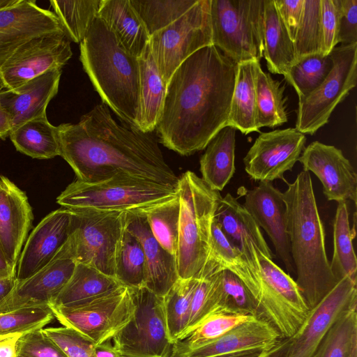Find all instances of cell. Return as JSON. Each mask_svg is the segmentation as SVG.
Wrapping results in <instances>:
<instances>
[{
    "label": "cell",
    "mask_w": 357,
    "mask_h": 357,
    "mask_svg": "<svg viewBox=\"0 0 357 357\" xmlns=\"http://www.w3.org/2000/svg\"><path fill=\"white\" fill-rule=\"evenodd\" d=\"M237 63L215 45L186 59L167 84L155 130L160 142L182 155L204 149L227 126Z\"/></svg>",
    "instance_id": "6da1fadb"
},
{
    "label": "cell",
    "mask_w": 357,
    "mask_h": 357,
    "mask_svg": "<svg viewBox=\"0 0 357 357\" xmlns=\"http://www.w3.org/2000/svg\"><path fill=\"white\" fill-rule=\"evenodd\" d=\"M57 130L60 156L79 181L94 183L127 174L177 188L178 178L151 132L117 123L103 103L77 123H62Z\"/></svg>",
    "instance_id": "7a4b0ae2"
},
{
    "label": "cell",
    "mask_w": 357,
    "mask_h": 357,
    "mask_svg": "<svg viewBox=\"0 0 357 357\" xmlns=\"http://www.w3.org/2000/svg\"><path fill=\"white\" fill-rule=\"evenodd\" d=\"M283 192L287 234L297 283L310 310L338 282L325 248V231L309 172L302 171Z\"/></svg>",
    "instance_id": "3957f363"
},
{
    "label": "cell",
    "mask_w": 357,
    "mask_h": 357,
    "mask_svg": "<svg viewBox=\"0 0 357 357\" xmlns=\"http://www.w3.org/2000/svg\"><path fill=\"white\" fill-rule=\"evenodd\" d=\"M79 59L102 103L123 123L139 129V70L138 58L126 52L99 17L79 43Z\"/></svg>",
    "instance_id": "277c9868"
},
{
    "label": "cell",
    "mask_w": 357,
    "mask_h": 357,
    "mask_svg": "<svg viewBox=\"0 0 357 357\" xmlns=\"http://www.w3.org/2000/svg\"><path fill=\"white\" fill-rule=\"evenodd\" d=\"M179 220L176 254L179 279H199L210 250L211 225L222 196L192 172L178 178Z\"/></svg>",
    "instance_id": "5b68a950"
},
{
    "label": "cell",
    "mask_w": 357,
    "mask_h": 357,
    "mask_svg": "<svg viewBox=\"0 0 357 357\" xmlns=\"http://www.w3.org/2000/svg\"><path fill=\"white\" fill-rule=\"evenodd\" d=\"M238 248L259 279L254 301L259 317L268 321L282 337L290 338L310 311L297 283L258 250L252 240H243Z\"/></svg>",
    "instance_id": "8992f818"
},
{
    "label": "cell",
    "mask_w": 357,
    "mask_h": 357,
    "mask_svg": "<svg viewBox=\"0 0 357 357\" xmlns=\"http://www.w3.org/2000/svg\"><path fill=\"white\" fill-rule=\"evenodd\" d=\"M177 193V188L117 174L94 183L77 179L58 196L56 202L70 210L132 211L168 199Z\"/></svg>",
    "instance_id": "52a82bcc"
},
{
    "label": "cell",
    "mask_w": 357,
    "mask_h": 357,
    "mask_svg": "<svg viewBox=\"0 0 357 357\" xmlns=\"http://www.w3.org/2000/svg\"><path fill=\"white\" fill-rule=\"evenodd\" d=\"M264 0H211L212 44L236 63L264 52Z\"/></svg>",
    "instance_id": "ba28073f"
},
{
    "label": "cell",
    "mask_w": 357,
    "mask_h": 357,
    "mask_svg": "<svg viewBox=\"0 0 357 357\" xmlns=\"http://www.w3.org/2000/svg\"><path fill=\"white\" fill-rule=\"evenodd\" d=\"M77 263L114 278L127 226V211L71 210Z\"/></svg>",
    "instance_id": "9c48e42d"
},
{
    "label": "cell",
    "mask_w": 357,
    "mask_h": 357,
    "mask_svg": "<svg viewBox=\"0 0 357 357\" xmlns=\"http://www.w3.org/2000/svg\"><path fill=\"white\" fill-rule=\"evenodd\" d=\"M210 3L211 0H198L178 19L150 36L151 52L167 84L186 59L213 45Z\"/></svg>",
    "instance_id": "30bf717a"
},
{
    "label": "cell",
    "mask_w": 357,
    "mask_h": 357,
    "mask_svg": "<svg viewBox=\"0 0 357 357\" xmlns=\"http://www.w3.org/2000/svg\"><path fill=\"white\" fill-rule=\"evenodd\" d=\"M130 289L135 314L112 339L114 347L122 357H171L163 297L145 287Z\"/></svg>",
    "instance_id": "8fae6325"
},
{
    "label": "cell",
    "mask_w": 357,
    "mask_h": 357,
    "mask_svg": "<svg viewBox=\"0 0 357 357\" xmlns=\"http://www.w3.org/2000/svg\"><path fill=\"white\" fill-rule=\"evenodd\" d=\"M333 68L311 93L298 100L296 129L314 135L328 123L335 108L357 84V43L335 47L329 54Z\"/></svg>",
    "instance_id": "7c38bea8"
},
{
    "label": "cell",
    "mask_w": 357,
    "mask_h": 357,
    "mask_svg": "<svg viewBox=\"0 0 357 357\" xmlns=\"http://www.w3.org/2000/svg\"><path fill=\"white\" fill-rule=\"evenodd\" d=\"M50 307L63 326L76 331L96 345L112 340L135 311L130 289L125 286L77 307Z\"/></svg>",
    "instance_id": "4fadbf2b"
},
{
    "label": "cell",
    "mask_w": 357,
    "mask_h": 357,
    "mask_svg": "<svg viewBox=\"0 0 357 357\" xmlns=\"http://www.w3.org/2000/svg\"><path fill=\"white\" fill-rule=\"evenodd\" d=\"M65 32L31 39L20 46L0 66L1 89H10L53 69H62L72 56Z\"/></svg>",
    "instance_id": "5bb4252c"
},
{
    "label": "cell",
    "mask_w": 357,
    "mask_h": 357,
    "mask_svg": "<svg viewBox=\"0 0 357 357\" xmlns=\"http://www.w3.org/2000/svg\"><path fill=\"white\" fill-rule=\"evenodd\" d=\"M305 135L288 128L260 132L243 158L245 170L255 181L271 182L291 171L305 149Z\"/></svg>",
    "instance_id": "9a60e30c"
},
{
    "label": "cell",
    "mask_w": 357,
    "mask_h": 357,
    "mask_svg": "<svg viewBox=\"0 0 357 357\" xmlns=\"http://www.w3.org/2000/svg\"><path fill=\"white\" fill-rule=\"evenodd\" d=\"M357 282L347 276L309 313L289 339L286 357H314L327 332L337 317L357 307Z\"/></svg>",
    "instance_id": "2e32d148"
},
{
    "label": "cell",
    "mask_w": 357,
    "mask_h": 357,
    "mask_svg": "<svg viewBox=\"0 0 357 357\" xmlns=\"http://www.w3.org/2000/svg\"><path fill=\"white\" fill-rule=\"evenodd\" d=\"M77 264L71 234L54 257L30 278L17 282L0 312L38 305H48L65 287Z\"/></svg>",
    "instance_id": "e0dca14e"
},
{
    "label": "cell",
    "mask_w": 357,
    "mask_h": 357,
    "mask_svg": "<svg viewBox=\"0 0 357 357\" xmlns=\"http://www.w3.org/2000/svg\"><path fill=\"white\" fill-rule=\"evenodd\" d=\"M303 171L312 172L319 179L329 201H357V175L342 151L318 141L303 151L298 160Z\"/></svg>",
    "instance_id": "ac0fdd59"
},
{
    "label": "cell",
    "mask_w": 357,
    "mask_h": 357,
    "mask_svg": "<svg viewBox=\"0 0 357 357\" xmlns=\"http://www.w3.org/2000/svg\"><path fill=\"white\" fill-rule=\"evenodd\" d=\"M241 192L244 197L243 206L257 225L268 235L276 255L284 264L288 274L294 273L295 269L287 234V207L283 192L268 181H260L255 188H243Z\"/></svg>",
    "instance_id": "d6986e66"
},
{
    "label": "cell",
    "mask_w": 357,
    "mask_h": 357,
    "mask_svg": "<svg viewBox=\"0 0 357 357\" xmlns=\"http://www.w3.org/2000/svg\"><path fill=\"white\" fill-rule=\"evenodd\" d=\"M65 32L55 14L36 1L19 0L0 10V66L22 44L53 33ZM66 33V32H65Z\"/></svg>",
    "instance_id": "ffe728a7"
},
{
    "label": "cell",
    "mask_w": 357,
    "mask_h": 357,
    "mask_svg": "<svg viewBox=\"0 0 357 357\" xmlns=\"http://www.w3.org/2000/svg\"><path fill=\"white\" fill-rule=\"evenodd\" d=\"M72 211L56 209L45 216L29 236L15 270L17 282L46 266L68 239L72 229Z\"/></svg>",
    "instance_id": "44dd1931"
},
{
    "label": "cell",
    "mask_w": 357,
    "mask_h": 357,
    "mask_svg": "<svg viewBox=\"0 0 357 357\" xmlns=\"http://www.w3.org/2000/svg\"><path fill=\"white\" fill-rule=\"evenodd\" d=\"M33 219L26 194L8 178L0 176V245L15 274Z\"/></svg>",
    "instance_id": "7402d4cb"
},
{
    "label": "cell",
    "mask_w": 357,
    "mask_h": 357,
    "mask_svg": "<svg viewBox=\"0 0 357 357\" xmlns=\"http://www.w3.org/2000/svg\"><path fill=\"white\" fill-rule=\"evenodd\" d=\"M126 229L139 241L144 252V287L164 297L179 279L176 257L165 250L154 238L141 209L127 211Z\"/></svg>",
    "instance_id": "603a6c76"
},
{
    "label": "cell",
    "mask_w": 357,
    "mask_h": 357,
    "mask_svg": "<svg viewBox=\"0 0 357 357\" xmlns=\"http://www.w3.org/2000/svg\"><path fill=\"white\" fill-rule=\"evenodd\" d=\"M61 73V69H53L14 89H0V102L12 129L46 115L48 103L58 92Z\"/></svg>",
    "instance_id": "cb8c5ba5"
},
{
    "label": "cell",
    "mask_w": 357,
    "mask_h": 357,
    "mask_svg": "<svg viewBox=\"0 0 357 357\" xmlns=\"http://www.w3.org/2000/svg\"><path fill=\"white\" fill-rule=\"evenodd\" d=\"M282 337L266 319L257 317L232 328L183 357H231L272 348Z\"/></svg>",
    "instance_id": "d4e9b609"
},
{
    "label": "cell",
    "mask_w": 357,
    "mask_h": 357,
    "mask_svg": "<svg viewBox=\"0 0 357 357\" xmlns=\"http://www.w3.org/2000/svg\"><path fill=\"white\" fill-rule=\"evenodd\" d=\"M98 17L126 52L137 58L141 56L150 36L130 0H102Z\"/></svg>",
    "instance_id": "484cf974"
},
{
    "label": "cell",
    "mask_w": 357,
    "mask_h": 357,
    "mask_svg": "<svg viewBox=\"0 0 357 357\" xmlns=\"http://www.w3.org/2000/svg\"><path fill=\"white\" fill-rule=\"evenodd\" d=\"M222 270H227L237 276L254 299L259 288L258 277L239 248L226 237L213 218L209 254L198 280Z\"/></svg>",
    "instance_id": "4316f807"
},
{
    "label": "cell",
    "mask_w": 357,
    "mask_h": 357,
    "mask_svg": "<svg viewBox=\"0 0 357 357\" xmlns=\"http://www.w3.org/2000/svg\"><path fill=\"white\" fill-rule=\"evenodd\" d=\"M122 285L116 278L97 269L77 263L69 281L48 305L74 308L106 295Z\"/></svg>",
    "instance_id": "83f0119b"
},
{
    "label": "cell",
    "mask_w": 357,
    "mask_h": 357,
    "mask_svg": "<svg viewBox=\"0 0 357 357\" xmlns=\"http://www.w3.org/2000/svg\"><path fill=\"white\" fill-rule=\"evenodd\" d=\"M264 52L268 70L282 75L288 82L291 68L296 63L294 43L280 19L274 0H264Z\"/></svg>",
    "instance_id": "f1b7e54d"
},
{
    "label": "cell",
    "mask_w": 357,
    "mask_h": 357,
    "mask_svg": "<svg viewBox=\"0 0 357 357\" xmlns=\"http://www.w3.org/2000/svg\"><path fill=\"white\" fill-rule=\"evenodd\" d=\"M260 61L252 59L237 63V73L226 126L243 135L259 132L257 125L256 77Z\"/></svg>",
    "instance_id": "f546056e"
},
{
    "label": "cell",
    "mask_w": 357,
    "mask_h": 357,
    "mask_svg": "<svg viewBox=\"0 0 357 357\" xmlns=\"http://www.w3.org/2000/svg\"><path fill=\"white\" fill-rule=\"evenodd\" d=\"M236 130L230 126L222 128L200 158L202 178L213 190H223L235 172Z\"/></svg>",
    "instance_id": "4dcf8cb0"
},
{
    "label": "cell",
    "mask_w": 357,
    "mask_h": 357,
    "mask_svg": "<svg viewBox=\"0 0 357 357\" xmlns=\"http://www.w3.org/2000/svg\"><path fill=\"white\" fill-rule=\"evenodd\" d=\"M139 70V130L152 132L158 123L166 95L163 80L151 52L149 44L138 58Z\"/></svg>",
    "instance_id": "1f68e13d"
},
{
    "label": "cell",
    "mask_w": 357,
    "mask_h": 357,
    "mask_svg": "<svg viewBox=\"0 0 357 357\" xmlns=\"http://www.w3.org/2000/svg\"><path fill=\"white\" fill-rule=\"evenodd\" d=\"M206 278L209 280L207 294L209 314L221 310L260 317L250 293L234 273L222 270Z\"/></svg>",
    "instance_id": "d6a6232c"
},
{
    "label": "cell",
    "mask_w": 357,
    "mask_h": 357,
    "mask_svg": "<svg viewBox=\"0 0 357 357\" xmlns=\"http://www.w3.org/2000/svg\"><path fill=\"white\" fill-rule=\"evenodd\" d=\"M214 220L226 237L235 245L238 247L243 238H249L258 250L272 259L271 251L260 227L243 205L230 193L220 199L214 213Z\"/></svg>",
    "instance_id": "836d02e7"
},
{
    "label": "cell",
    "mask_w": 357,
    "mask_h": 357,
    "mask_svg": "<svg viewBox=\"0 0 357 357\" xmlns=\"http://www.w3.org/2000/svg\"><path fill=\"white\" fill-rule=\"evenodd\" d=\"M9 137L18 151L33 158L50 159L60 155L57 126L49 122L47 115L13 128Z\"/></svg>",
    "instance_id": "e575fe53"
},
{
    "label": "cell",
    "mask_w": 357,
    "mask_h": 357,
    "mask_svg": "<svg viewBox=\"0 0 357 357\" xmlns=\"http://www.w3.org/2000/svg\"><path fill=\"white\" fill-rule=\"evenodd\" d=\"M257 317L216 310L208 314L192 331L173 344L171 357H183L204 347L237 326Z\"/></svg>",
    "instance_id": "d590c367"
},
{
    "label": "cell",
    "mask_w": 357,
    "mask_h": 357,
    "mask_svg": "<svg viewBox=\"0 0 357 357\" xmlns=\"http://www.w3.org/2000/svg\"><path fill=\"white\" fill-rule=\"evenodd\" d=\"M285 86L265 73L259 64L256 77L257 125L275 128L288 121L287 98L284 97Z\"/></svg>",
    "instance_id": "8d00e7d4"
},
{
    "label": "cell",
    "mask_w": 357,
    "mask_h": 357,
    "mask_svg": "<svg viewBox=\"0 0 357 357\" xmlns=\"http://www.w3.org/2000/svg\"><path fill=\"white\" fill-rule=\"evenodd\" d=\"M333 223V254L331 272L337 282L348 276L357 282V259L354 250L346 202H337Z\"/></svg>",
    "instance_id": "74e56055"
},
{
    "label": "cell",
    "mask_w": 357,
    "mask_h": 357,
    "mask_svg": "<svg viewBox=\"0 0 357 357\" xmlns=\"http://www.w3.org/2000/svg\"><path fill=\"white\" fill-rule=\"evenodd\" d=\"M102 0H51L53 13L70 40L80 43L98 16Z\"/></svg>",
    "instance_id": "f35d334b"
},
{
    "label": "cell",
    "mask_w": 357,
    "mask_h": 357,
    "mask_svg": "<svg viewBox=\"0 0 357 357\" xmlns=\"http://www.w3.org/2000/svg\"><path fill=\"white\" fill-rule=\"evenodd\" d=\"M178 193L143 209L150 230L160 245L176 257L179 220Z\"/></svg>",
    "instance_id": "ab89813d"
},
{
    "label": "cell",
    "mask_w": 357,
    "mask_h": 357,
    "mask_svg": "<svg viewBox=\"0 0 357 357\" xmlns=\"http://www.w3.org/2000/svg\"><path fill=\"white\" fill-rule=\"evenodd\" d=\"M198 279H178L163 297L164 309L169 340L174 343L187 328L190 305Z\"/></svg>",
    "instance_id": "60d3db41"
},
{
    "label": "cell",
    "mask_w": 357,
    "mask_h": 357,
    "mask_svg": "<svg viewBox=\"0 0 357 357\" xmlns=\"http://www.w3.org/2000/svg\"><path fill=\"white\" fill-rule=\"evenodd\" d=\"M357 356V307L340 315L324 336L314 357Z\"/></svg>",
    "instance_id": "b9f144b4"
},
{
    "label": "cell",
    "mask_w": 357,
    "mask_h": 357,
    "mask_svg": "<svg viewBox=\"0 0 357 357\" xmlns=\"http://www.w3.org/2000/svg\"><path fill=\"white\" fill-rule=\"evenodd\" d=\"M198 0H130L149 36L186 13Z\"/></svg>",
    "instance_id": "7bdbcfd3"
},
{
    "label": "cell",
    "mask_w": 357,
    "mask_h": 357,
    "mask_svg": "<svg viewBox=\"0 0 357 357\" xmlns=\"http://www.w3.org/2000/svg\"><path fill=\"white\" fill-rule=\"evenodd\" d=\"M293 43L296 63L310 56L322 54L320 0H304L301 21Z\"/></svg>",
    "instance_id": "ee69618b"
},
{
    "label": "cell",
    "mask_w": 357,
    "mask_h": 357,
    "mask_svg": "<svg viewBox=\"0 0 357 357\" xmlns=\"http://www.w3.org/2000/svg\"><path fill=\"white\" fill-rule=\"evenodd\" d=\"M115 278L128 288L144 287L146 259L139 241L126 229L117 261Z\"/></svg>",
    "instance_id": "f6af8a7d"
},
{
    "label": "cell",
    "mask_w": 357,
    "mask_h": 357,
    "mask_svg": "<svg viewBox=\"0 0 357 357\" xmlns=\"http://www.w3.org/2000/svg\"><path fill=\"white\" fill-rule=\"evenodd\" d=\"M332 68L330 54L307 56L291 68L288 83L294 88L298 100L303 99L324 82Z\"/></svg>",
    "instance_id": "bcb514c9"
},
{
    "label": "cell",
    "mask_w": 357,
    "mask_h": 357,
    "mask_svg": "<svg viewBox=\"0 0 357 357\" xmlns=\"http://www.w3.org/2000/svg\"><path fill=\"white\" fill-rule=\"evenodd\" d=\"M54 317L49 305H38L0 312V336L41 329Z\"/></svg>",
    "instance_id": "7dc6e473"
},
{
    "label": "cell",
    "mask_w": 357,
    "mask_h": 357,
    "mask_svg": "<svg viewBox=\"0 0 357 357\" xmlns=\"http://www.w3.org/2000/svg\"><path fill=\"white\" fill-rule=\"evenodd\" d=\"M41 330L67 357H94L96 344L76 331L65 326Z\"/></svg>",
    "instance_id": "c3c4849f"
},
{
    "label": "cell",
    "mask_w": 357,
    "mask_h": 357,
    "mask_svg": "<svg viewBox=\"0 0 357 357\" xmlns=\"http://www.w3.org/2000/svg\"><path fill=\"white\" fill-rule=\"evenodd\" d=\"M41 329L28 332L19 338L17 344V356L22 357H67L43 333Z\"/></svg>",
    "instance_id": "681fc988"
},
{
    "label": "cell",
    "mask_w": 357,
    "mask_h": 357,
    "mask_svg": "<svg viewBox=\"0 0 357 357\" xmlns=\"http://www.w3.org/2000/svg\"><path fill=\"white\" fill-rule=\"evenodd\" d=\"M322 55L327 56L338 44L340 0H320Z\"/></svg>",
    "instance_id": "f907efd6"
},
{
    "label": "cell",
    "mask_w": 357,
    "mask_h": 357,
    "mask_svg": "<svg viewBox=\"0 0 357 357\" xmlns=\"http://www.w3.org/2000/svg\"><path fill=\"white\" fill-rule=\"evenodd\" d=\"M357 43V0H340L338 43Z\"/></svg>",
    "instance_id": "816d5d0a"
},
{
    "label": "cell",
    "mask_w": 357,
    "mask_h": 357,
    "mask_svg": "<svg viewBox=\"0 0 357 357\" xmlns=\"http://www.w3.org/2000/svg\"><path fill=\"white\" fill-rule=\"evenodd\" d=\"M208 287L209 280L208 278L199 280L191 301L187 328L182 337L192 331L209 314L207 306Z\"/></svg>",
    "instance_id": "f5cc1de1"
},
{
    "label": "cell",
    "mask_w": 357,
    "mask_h": 357,
    "mask_svg": "<svg viewBox=\"0 0 357 357\" xmlns=\"http://www.w3.org/2000/svg\"><path fill=\"white\" fill-rule=\"evenodd\" d=\"M278 13L294 43L300 25L304 0H274Z\"/></svg>",
    "instance_id": "db71d44e"
},
{
    "label": "cell",
    "mask_w": 357,
    "mask_h": 357,
    "mask_svg": "<svg viewBox=\"0 0 357 357\" xmlns=\"http://www.w3.org/2000/svg\"><path fill=\"white\" fill-rule=\"evenodd\" d=\"M22 335L15 333L0 336V357H17V344Z\"/></svg>",
    "instance_id": "11a10c76"
},
{
    "label": "cell",
    "mask_w": 357,
    "mask_h": 357,
    "mask_svg": "<svg viewBox=\"0 0 357 357\" xmlns=\"http://www.w3.org/2000/svg\"><path fill=\"white\" fill-rule=\"evenodd\" d=\"M289 344V339L282 337L272 348L263 351L259 357H286Z\"/></svg>",
    "instance_id": "9f6ffc18"
},
{
    "label": "cell",
    "mask_w": 357,
    "mask_h": 357,
    "mask_svg": "<svg viewBox=\"0 0 357 357\" xmlns=\"http://www.w3.org/2000/svg\"><path fill=\"white\" fill-rule=\"evenodd\" d=\"M16 283L15 277H0V306L9 298Z\"/></svg>",
    "instance_id": "6f0895ef"
},
{
    "label": "cell",
    "mask_w": 357,
    "mask_h": 357,
    "mask_svg": "<svg viewBox=\"0 0 357 357\" xmlns=\"http://www.w3.org/2000/svg\"><path fill=\"white\" fill-rule=\"evenodd\" d=\"M94 357H122L120 353L116 350L114 345L111 344L109 341L100 344H97L94 347Z\"/></svg>",
    "instance_id": "680465c9"
},
{
    "label": "cell",
    "mask_w": 357,
    "mask_h": 357,
    "mask_svg": "<svg viewBox=\"0 0 357 357\" xmlns=\"http://www.w3.org/2000/svg\"><path fill=\"white\" fill-rule=\"evenodd\" d=\"M12 125L8 114L0 102V138L6 139L10 135Z\"/></svg>",
    "instance_id": "91938a15"
},
{
    "label": "cell",
    "mask_w": 357,
    "mask_h": 357,
    "mask_svg": "<svg viewBox=\"0 0 357 357\" xmlns=\"http://www.w3.org/2000/svg\"><path fill=\"white\" fill-rule=\"evenodd\" d=\"M15 274L10 267L3 251L0 245V277L6 278L13 276L15 277Z\"/></svg>",
    "instance_id": "94428289"
},
{
    "label": "cell",
    "mask_w": 357,
    "mask_h": 357,
    "mask_svg": "<svg viewBox=\"0 0 357 357\" xmlns=\"http://www.w3.org/2000/svg\"><path fill=\"white\" fill-rule=\"evenodd\" d=\"M263 351H264L246 352L244 354L233 356L231 357H259L261 356V354L263 353Z\"/></svg>",
    "instance_id": "6125c7cd"
},
{
    "label": "cell",
    "mask_w": 357,
    "mask_h": 357,
    "mask_svg": "<svg viewBox=\"0 0 357 357\" xmlns=\"http://www.w3.org/2000/svg\"><path fill=\"white\" fill-rule=\"evenodd\" d=\"M19 0H0V10L15 4Z\"/></svg>",
    "instance_id": "be15d7a7"
},
{
    "label": "cell",
    "mask_w": 357,
    "mask_h": 357,
    "mask_svg": "<svg viewBox=\"0 0 357 357\" xmlns=\"http://www.w3.org/2000/svg\"><path fill=\"white\" fill-rule=\"evenodd\" d=\"M17 357H22V356H17Z\"/></svg>",
    "instance_id": "e7e4bbea"
},
{
    "label": "cell",
    "mask_w": 357,
    "mask_h": 357,
    "mask_svg": "<svg viewBox=\"0 0 357 357\" xmlns=\"http://www.w3.org/2000/svg\"><path fill=\"white\" fill-rule=\"evenodd\" d=\"M356 357H357V356H356Z\"/></svg>",
    "instance_id": "03108f58"
}]
</instances>
